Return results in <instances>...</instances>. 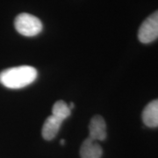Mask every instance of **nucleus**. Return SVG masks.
I'll return each mask as SVG.
<instances>
[{
  "label": "nucleus",
  "mask_w": 158,
  "mask_h": 158,
  "mask_svg": "<svg viewBox=\"0 0 158 158\" xmlns=\"http://www.w3.org/2000/svg\"><path fill=\"white\" fill-rule=\"evenodd\" d=\"M142 120L149 127H158V99H155L148 104L142 112Z\"/></svg>",
  "instance_id": "nucleus-7"
},
{
  "label": "nucleus",
  "mask_w": 158,
  "mask_h": 158,
  "mask_svg": "<svg viewBox=\"0 0 158 158\" xmlns=\"http://www.w3.org/2000/svg\"><path fill=\"white\" fill-rule=\"evenodd\" d=\"M70 113H71V110L69 108L68 104L62 100L56 102V104L52 108V115L61 118L62 120L68 118L70 115Z\"/></svg>",
  "instance_id": "nucleus-8"
},
{
  "label": "nucleus",
  "mask_w": 158,
  "mask_h": 158,
  "mask_svg": "<svg viewBox=\"0 0 158 158\" xmlns=\"http://www.w3.org/2000/svg\"><path fill=\"white\" fill-rule=\"evenodd\" d=\"M62 119L57 118L54 115H51L47 118L42 127V137L47 141H51L56 136L58 131L61 127Z\"/></svg>",
  "instance_id": "nucleus-6"
},
{
  "label": "nucleus",
  "mask_w": 158,
  "mask_h": 158,
  "mask_svg": "<svg viewBox=\"0 0 158 158\" xmlns=\"http://www.w3.org/2000/svg\"><path fill=\"white\" fill-rule=\"evenodd\" d=\"M65 144V141L64 140H61V145H64Z\"/></svg>",
  "instance_id": "nucleus-10"
},
{
  "label": "nucleus",
  "mask_w": 158,
  "mask_h": 158,
  "mask_svg": "<svg viewBox=\"0 0 158 158\" xmlns=\"http://www.w3.org/2000/svg\"><path fill=\"white\" fill-rule=\"evenodd\" d=\"M141 43H150L158 39V11H155L142 22L138 32Z\"/></svg>",
  "instance_id": "nucleus-3"
},
{
  "label": "nucleus",
  "mask_w": 158,
  "mask_h": 158,
  "mask_svg": "<svg viewBox=\"0 0 158 158\" xmlns=\"http://www.w3.org/2000/svg\"><path fill=\"white\" fill-rule=\"evenodd\" d=\"M102 148L98 143L88 137L81 145L80 148V156L81 158H100L102 156Z\"/></svg>",
  "instance_id": "nucleus-5"
},
{
  "label": "nucleus",
  "mask_w": 158,
  "mask_h": 158,
  "mask_svg": "<svg viewBox=\"0 0 158 158\" xmlns=\"http://www.w3.org/2000/svg\"><path fill=\"white\" fill-rule=\"evenodd\" d=\"M14 26L19 34L27 37L38 35L43 27L40 19L29 13L19 14L15 19Z\"/></svg>",
  "instance_id": "nucleus-2"
},
{
  "label": "nucleus",
  "mask_w": 158,
  "mask_h": 158,
  "mask_svg": "<svg viewBox=\"0 0 158 158\" xmlns=\"http://www.w3.org/2000/svg\"><path fill=\"white\" fill-rule=\"evenodd\" d=\"M68 106H69V108L70 110H72V109L74 108V104H73V103H69Z\"/></svg>",
  "instance_id": "nucleus-9"
},
{
  "label": "nucleus",
  "mask_w": 158,
  "mask_h": 158,
  "mask_svg": "<svg viewBox=\"0 0 158 158\" xmlns=\"http://www.w3.org/2000/svg\"><path fill=\"white\" fill-rule=\"evenodd\" d=\"M38 72L32 66H19L3 70L0 73V83L9 89H20L34 83Z\"/></svg>",
  "instance_id": "nucleus-1"
},
{
  "label": "nucleus",
  "mask_w": 158,
  "mask_h": 158,
  "mask_svg": "<svg viewBox=\"0 0 158 158\" xmlns=\"http://www.w3.org/2000/svg\"><path fill=\"white\" fill-rule=\"evenodd\" d=\"M89 132V137L94 141H104L106 138V125L103 117L96 115L90 119Z\"/></svg>",
  "instance_id": "nucleus-4"
}]
</instances>
